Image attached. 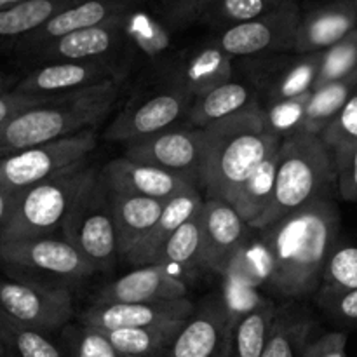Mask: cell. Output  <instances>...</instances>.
<instances>
[{
    "label": "cell",
    "mask_w": 357,
    "mask_h": 357,
    "mask_svg": "<svg viewBox=\"0 0 357 357\" xmlns=\"http://www.w3.org/2000/svg\"><path fill=\"white\" fill-rule=\"evenodd\" d=\"M17 77H10V75H2L0 73V94H6L9 91L14 89V86L17 84Z\"/></svg>",
    "instance_id": "obj_48"
},
{
    "label": "cell",
    "mask_w": 357,
    "mask_h": 357,
    "mask_svg": "<svg viewBox=\"0 0 357 357\" xmlns=\"http://www.w3.org/2000/svg\"><path fill=\"white\" fill-rule=\"evenodd\" d=\"M357 73V28L354 31L321 52V65L312 91L338 82Z\"/></svg>",
    "instance_id": "obj_37"
},
{
    "label": "cell",
    "mask_w": 357,
    "mask_h": 357,
    "mask_svg": "<svg viewBox=\"0 0 357 357\" xmlns=\"http://www.w3.org/2000/svg\"><path fill=\"white\" fill-rule=\"evenodd\" d=\"M204 204V195L201 190H194L190 194L180 195L166 202L162 209V215L157 220L149 234L122 258V264L129 265L131 268L149 267L153 265L159 258L160 251L164 250L167 241L171 239L174 232L187 222L190 216H194Z\"/></svg>",
    "instance_id": "obj_25"
},
{
    "label": "cell",
    "mask_w": 357,
    "mask_h": 357,
    "mask_svg": "<svg viewBox=\"0 0 357 357\" xmlns=\"http://www.w3.org/2000/svg\"><path fill=\"white\" fill-rule=\"evenodd\" d=\"M229 351H230V344H229V347H227V349H223V351L220 352V354L216 356V357H229Z\"/></svg>",
    "instance_id": "obj_50"
},
{
    "label": "cell",
    "mask_w": 357,
    "mask_h": 357,
    "mask_svg": "<svg viewBox=\"0 0 357 357\" xmlns=\"http://www.w3.org/2000/svg\"><path fill=\"white\" fill-rule=\"evenodd\" d=\"M314 321L307 314L282 307L275 314L271 337L261 357H302L312 340Z\"/></svg>",
    "instance_id": "obj_33"
},
{
    "label": "cell",
    "mask_w": 357,
    "mask_h": 357,
    "mask_svg": "<svg viewBox=\"0 0 357 357\" xmlns=\"http://www.w3.org/2000/svg\"><path fill=\"white\" fill-rule=\"evenodd\" d=\"M347 335L328 331L307 344L302 357H347Z\"/></svg>",
    "instance_id": "obj_45"
},
{
    "label": "cell",
    "mask_w": 357,
    "mask_h": 357,
    "mask_svg": "<svg viewBox=\"0 0 357 357\" xmlns=\"http://www.w3.org/2000/svg\"><path fill=\"white\" fill-rule=\"evenodd\" d=\"M201 267L225 275L234 260L250 244L251 227L232 204L222 199H204L201 213Z\"/></svg>",
    "instance_id": "obj_14"
},
{
    "label": "cell",
    "mask_w": 357,
    "mask_h": 357,
    "mask_svg": "<svg viewBox=\"0 0 357 357\" xmlns=\"http://www.w3.org/2000/svg\"><path fill=\"white\" fill-rule=\"evenodd\" d=\"M132 2H136V3H146V2H149V0H132Z\"/></svg>",
    "instance_id": "obj_51"
},
{
    "label": "cell",
    "mask_w": 357,
    "mask_h": 357,
    "mask_svg": "<svg viewBox=\"0 0 357 357\" xmlns=\"http://www.w3.org/2000/svg\"><path fill=\"white\" fill-rule=\"evenodd\" d=\"M82 0H21L0 10V54H13L17 42L47 23L63 9Z\"/></svg>",
    "instance_id": "obj_28"
},
{
    "label": "cell",
    "mask_w": 357,
    "mask_h": 357,
    "mask_svg": "<svg viewBox=\"0 0 357 357\" xmlns=\"http://www.w3.org/2000/svg\"><path fill=\"white\" fill-rule=\"evenodd\" d=\"M281 145L282 138L268 129L260 103L202 129L199 188L204 199L232 204L244 181Z\"/></svg>",
    "instance_id": "obj_2"
},
{
    "label": "cell",
    "mask_w": 357,
    "mask_h": 357,
    "mask_svg": "<svg viewBox=\"0 0 357 357\" xmlns=\"http://www.w3.org/2000/svg\"><path fill=\"white\" fill-rule=\"evenodd\" d=\"M216 0H159L157 13L173 31L201 23Z\"/></svg>",
    "instance_id": "obj_42"
},
{
    "label": "cell",
    "mask_w": 357,
    "mask_h": 357,
    "mask_svg": "<svg viewBox=\"0 0 357 357\" xmlns=\"http://www.w3.org/2000/svg\"><path fill=\"white\" fill-rule=\"evenodd\" d=\"M234 317L225 295H211L194 310L166 357H216L229 347Z\"/></svg>",
    "instance_id": "obj_19"
},
{
    "label": "cell",
    "mask_w": 357,
    "mask_h": 357,
    "mask_svg": "<svg viewBox=\"0 0 357 357\" xmlns=\"http://www.w3.org/2000/svg\"><path fill=\"white\" fill-rule=\"evenodd\" d=\"M128 65L121 61H56L31 66L13 91L28 96L59 98L103 82H122Z\"/></svg>",
    "instance_id": "obj_13"
},
{
    "label": "cell",
    "mask_w": 357,
    "mask_h": 357,
    "mask_svg": "<svg viewBox=\"0 0 357 357\" xmlns=\"http://www.w3.org/2000/svg\"><path fill=\"white\" fill-rule=\"evenodd\" d=\"M258 232L265 288L282 298L316 295L328 258L338 246L340 213L333 199H319Z\"/></svg>",
    "instance_id": "obj_1"
},
{
    "label": "cell",
    "mask_w": 357,
    "mask_h": 357,
    "mask_svg": "<svg viewBox=\"0 0 357 357\" xmlns=\"http://www.w3.org/2000/svg\"><path fill=\"white\" fill-rule=\"evenodd\" d=\"M124 37L129 68L138 65L162 77L178 56L173 49V30L157 10L143 9V3L135 6L124 16Z\"/></svg>",
    "instance_id": "obj_18"
},
{
    "label": "cell",
    "mask_w": 357,
    "mask_h": 357,
    "mask_svg": "<svg viewBox=\"0 0 357 357\" xmlns=\"http://www.w3.org/2000/svg\"><path fill=\"white\" fill-rule=\"evenodd\" d=\"M56 100V98H40V96H28V94L16 93V91H9L6 94H0V128L3 124L14 119L16 115L23 114V112L30 110V108L44 105L47 101Z\"/></svg>",
    "instance_id": "obj_46"
},
{
    "label": "cell",
    "mask_w": 357,
    "mask_h": 357,
    "mask_svg": "<svg viewBox=\"0 0 357 357\" xmlns=\"http://www.w3.org/2000/svg\"><path fill=\"white\" fill-rule=\"evenodd\" d=\"M194 101L173 79L159 77L152 86L136 93L126 103L110 122L105 138L129 145L176 128L181 119H187Z\"/></svg>",
    "instance_id": "obj_7"
},
{
    "label": "cell",
    "mask_w": 357,
    "mask_h": 357,
    "mask_svg": "<svg viewBox=\"0 0 357 357\" xmlns=\"http://www.w3.org/2000/svg\"><path fill=\"white\" fill-rule=\"evenodd\" d=\"M278 305L261 300L234 321L229 357H261L271 337Z\"/></svg>",
    "instance_id": "obj_30"
},
{
    "label": "cell",
    "mask_w": 357,
    "mask_h": 357,
    "mask_svg": "<svg viewBox=\"0 0 357 357\" xmlns=\"http://www.w3.org/2000/svg\"><path fill=\"white\" fill-rule=\"evenodd\" d=\"M300 16L298 2L288 0L265 16L216 31L211 40L234 59L293 52Z\"/></svg>",
    "instance_id": "obj_12"
},
{
    "label": "cell",
    "mask_w": 357,
    "mask_h": 357,
    "mask_svg": "<svg viewBox=\"0 0 357 357\" xmlns=\"http://www.w3.org/2000/svg\"><path fill=\"white\" fill-rule=\"evenodd\" d=\"M110 192V190H108ZM121 260L152 230L162 215L166 202L138 195L110 192Z\"/></svg>",
    "instance_id": "obj_26"
},
{
    "label": "cell",
    "mask_w": 357,
    "mask_h": 357,
    "mask_svg": "<svg viewBox=\"0 0 357 357\" xmlns=\"http://www.w3.org/2000/svg\"><path fill=\"white\" fill-rule=\"evenodd\" d=\"M61 236L91 261L98 274H108L121 261L110 192L100 173L73 204Z\"/></svg>",
    "instance_id": "obj_8"
},
{
    "label": "cell",
    "mask_w": 357,
    "mask_h": 357,
    "mask_svg": "<svg viewBox=\"0 0 357 357\" xmlns=\"http://www.w3.org/2000/svg\"><path fill=\"white\" fill-rule=\"evenodd\" d=\"M0 349H3V347H2V342H0Z\"/></svg>",
    "instance_id": "obj_53"
},
{
    "label": "cell",
    "mask_w": 357,
    "mask_h": 357,
    "mask_svg": "<svg viewBox=\"0 0 357 357\" xmlns=\"http://www.w3.org/2000/svg\"><path fill=\"white\" fill-rule=\"evenodd\" d=\"M199 209L171 236L153 265H166L178 274L201 267V223Z\"/></svg>",
    "instance_id": "obj_35"
},
{
    "label": "cell",
    "mask_w": 357,
    "mask_h": 357,
    "mask_svg": "<svg viewBox=\"0 0 357 357\" xmlns=\"http://www.w3.org/2000/svg\"><path fill=\"white\" fill-rule=\"evenodd\" d=\"M354 2H356V6H357V0H354Z\"/></svg>",
    "instance_id": "obj_54"
},
{
    "label": "cell",
    "mask_w": 357,
    "mask_h": 357,
    "mask_svg": "<svg viewBox=\"0 0 357 357\" xmlns=\"http://www.w3.org/2000/svg\"><path fill=\"white\" fill-rule=\"evenodd\" d=\"M98 173L87 160L21 192L0 230V243L61 236L73 204Z\"/></svg>",
    "instance_id": "obj_5"
},
{
    "label": "cell",
    "mask_w": 357,
    "mask_h": 357,
    "mask_svg": "<svg viewBox=\"0 0 357 357\" xmlns=\"http://www.w3.org/2000/svg\"><path fill=\"white\" fill-rule=\"evenodd\" d=\"M96 146V129H86L3 157L0 159V188L20 195L33 185L51 180L77 164L87 162Z\"/></svg>",
    "instance_id": "obj_9"
},
{
    "label": "cell",
    "mask_w": 357,
    "mask_h": 357,
    "mask_svg": "<svg viewBox=\"0 0 357 357\" xmlns=\"http://www.w3.org/2000/svg\"><path fill=\"white\" fill-rule=\"evenodd\" d=\"M333 187L337 166L321 136L298 132L284 138L279 149L274 197L253 230L267 229L319 199L331 197Z\"/></svg>",
    "instance_id": "obj_4"
},
{
    "label": "cell",
    "mask_w": 357,
    "mask_h": 357,
    "mask_svg": "<svg viewBox=\"0 0 357 357\" xmlns=\"http://www.w3.org/2000/svg\"><path fill=\"white\" fill-rule=\"evenodd\" d=\"M310 94L312 91L291 100H282L268 107H261L268 129L282 139L303 132V121H305Z\"/></svg>",
    "instance_id": "obj_39"
},
{
    "label": "cell",
    "mask_w": 357,
    "mask_h": 357,
    "mask_svg": "<svg viewBox=\"0 0 357 357\" xmlns=\"http://www.w3.org/2000/svg\"><path fill=\"white\" fill-rule=\"evenodd\" d=\"M126 14L98 26L65 35L28 56L23 63L37 66L56 61H121L129 68L124 37Z\"/></svg>",
    "instance_id": "obj_15"
},
{
    "label": "cell",
    "mask_w": 357,
    "mask_h": 357,
    "mask_svg": "<svg viewBox=\"0 0 357 357\" xmlns=\"http://www.w3.org/2000/svg\"><path fill=\"white\" fill-rule=\"evenodd\" d=\"M321 139L326 143L333 155L357 145V87L352 91L340 114L324 129Z\"/></svg>",
    "instance_id": "obj_40"
},
{
    "label": "cell",
    "mask_w": 357,
    "mask_h": 357,
    "mask_svg": "<svg viewBox=\"0 0 357 357\" xmlns=\"http://www.w3.org/2000/svg\"><path fill=\"white\" fill-rule=\"evenodd\" d=\"M121 84L117 80L103 82L16 115L0 128V159L86 129H96L117 103Z\"/></svg>",
    "instance_id": "obj_3"
},
{
    "label": "cell",
    "mask_w": 357,
    "mask_h": 357,
    "mask_svg": "<svg viewBox=\"0 0 357 357\" xmlns=\"http://www.w3.org/2000/svg\"><path fill=\"white\" fill-rule=\"evenodd\" d=\"M195 305L188 298L146 303H93L80 312L79 323L101 331L131 330L188 319Z\"/></svg>",
    "instance_id": "obj_21"
},
{
    "label": "cell",
    "mask_w": 357,
    "mask_h": 357,
    "mask_svg": "<svg viewBox=\"0 0 357 357\" xmlns=\"http://www.w3.org/2000/svg\"><path fill=\"white\" fill-rule=\"evenodd\" d=\"M321 288H357V246H337L331 251L323 272Z\"/></svg>",
    "instance_id": "obj_41"
},
{
    "label": "cell",
    "mask_w": 357,
    "mask_h": 357,
    "mask_svg": "<svg viewBox=\"0 0 357 357\" xmlns=\"http://www.w3.org/2000/svg\"><path fill=\"white\" fill-rule=\"evenodd\" d=\"M278 162L279 150H275L255 169V173L244 181L234 197L232 206L251 229L264 216L274 197Z\"/></svg>",
    "instance_id": "obj_31"
},
{
    "label": "cell",
    "mask_w": 357,
    "mask_h": 357,
    "mask_svg": "<svg viewBox=\"0 0 357 357\" xmlns=\"http://www.w3.org/2000/svg\"><path fill=\"white\" fill-rule=\"evenodd\" d=\"M16 197L17 195H13L7 190H3V188H0V230H2L3 223H6L14 202H16Z\"/></svg>",
    "instance_id": "obj_47"
},
{
    "label": "cell",
    "mask_w": 357,
    "mask_h": 357,
    "mask_svg": "<svg viewBox=\"0 0 357 357\" xmlns=\"http://www.w3.org/2000/svg\"><path fill=\"white\" fill-rule=\"evenodd\" d=\"M357 87V73L338 82L328 84L321 89L312 91L303 121V132L321 136L324 129L340 114L349 96Z\"/></svg>",
    "instance_id": "obj_34"
},
{
    "label": "cell",
    "mask_w": 357,
    "mask_h": 357,
    "mask_svg": "<svg viewBox=\"0 0 357 357\" xmlns=\"http://www.w3.org/2000/svg\"><path fill=\"white\" fill-rule=\"evenodd\" d=\"M0 274L73 293L98 272L65 237L49 236L0 243Z\"/></svg>",
    "instance_id": "obj_6"
},
{
    "label": "cell",
    "mask_w": 357,
    "mask_h": 357,
    "mask_svg": "<svg viewBox=\"0 0 357 357\" xmlns=\"http://www.w3.org/2000/svg\"><path fill=\"white\" fill-rule=\"evenodd\" d=\"M236 59L227 54L211 38L188 51L178 52L164 75L173 79L194 100L234 79ZM162 75V77H164Z\"/></svg>",
    "instance_id": "obj_23"
},
{
    "label": "cell",
    "mask_w": 357,
    "mask_h": 357,
    "mask_svg": "<svg viewBox=\"0 0 357 357\" xmlns=\"http://www.w3.org/2000/svg\"><path fill=\"white\" fill-rule=\"evenodd\" d=\"M124 157L188 178L199 185L202 157V129L171 128L150 138L126 145Z\"/></svg>",
    "instance_id": "obj_16"
},
{
    "label": "cell",
    "mask_w": 357,
    "mask_h": 357,
    "mask_svg": "<svg viewBox=\"0 0 357 357\" xmlns=\"http://www.w3.org/2000/svg\"><path fill=\"white\" fill-rule=\"evenodd\" d=\"M21 2V0H0V10L2 9H7V7L14 6V3Z\"/></svg>",
    "instance_id": "obj_49"
},
{
    "label": "cell",
    "mask_w": 357,
    "mask_h": 357,
    "mask_svg": "<svg viewBox=\"0 0 357 357\" xmlns=\"http://www.w3.org/2000/svg\"><path fill=\"white\" fill-rule=\"evenodd\" d=\"M356 28L357 6L354 0H326L307 13L302 10L293 52H323L347 37Z\"/></svg>",
    "instance_id": "obj_24"
},
{
    "label": "cell",
    "mask_w": 357,
    "mask_h": 357,
    "mask_svg": "<svg viewBox=\"0 0 357 357\" xmlns=\"http://www.w3.org/2000/svg\"><path fill=\"white\" fill-rule=\"evenodd\" d=\"M56 333L21 326L0 314V342L7 357H68Z\"/></svg>",
    "instance_id": "obj_32"
},
{
    "label": "cell",
    "mask_w": 357,
    "mask_h": 357,
    "mask_svg": "<svg viewBox=\"0 0 357 357\" xmlns=\"http://www.w3.org/2000/svg\"><path fill=\"white\" fill-rule=\"evenodd\" d=\"M258 103L257 93L246 80H230L204 96L197 98L187 115L190 128L204 129L216 122L227 121Z\"/></svg>",
    "instance_id": "obj_27"
},
{
    "label": "cell",
    "mask_w": 357,
    "mask_h": 357,
    "mask_svg": "<svg viewBox=\"0 0 357 357\" xmlns=\"http://www.w3.org/2000/svg\"><path fill=\"white\" fill-rule=\"evenodd\" d=\"M321 309L333 319L342 323H357V288L328 289L319 288L314 295Z\"/></svg>",
    "instance_id": "obj_43"
},
{
    "label": "cell",
    "mask_w": 357,
    "mask_h": 357,
    "mask_svg": "<svg viewBox=\"0 0 357 357\" xmlns=\"http://www.w3.org/2000/svg\"><path fill=\"white\" fill-rule=\"evenodd\" d=\"M244 80L255 89L260 107L310 93L321 65V52L251 56L236 59Z\"/></svg>",
    "instance_id": "obj_10"
},
{
    "label": "cell",
    "mask_w": 357,
    "mask_h": 357,
    "mask_svg": "<svg viewBox=\"0 0 357 357\" xmlns=\"http://www.w3.org/2000/svg\"><path fill=\"white\" fill-rule=\"evenodd\" d=\"M0 357H7L6 352H3V349H0Z\"/></svg>",
    "instance_id": "obj_52"
},
{
    "label": "cell",
    "mask_w": 357,
    "mask_h": 357,
    "mask_svg": "<svg viewBox=\"0 0 357 357\" xmlns=\"http://www.w3.org/2000/svg\"><path fill=\"white\" fill-rule=\"evenodd\" d=\"M100 180L110 192L138 195L167 202L180 195L201 190L195 181L155 166L135 162L128 157L110 160L100 169Z\"/></svg>",
    "instance_id": "obj_17"
},
{
    "label": "cell",
    "mask_w": 357,
    "mask_h": 357,
    "mask_svg": "<svg viewBox=\"0 0 357 357\" xmlns=\"http://www.w3.org/2000/svg\"><path fill=\"white\" fill-rule=\"evenodd\" d=\"M0 314L21 326L58 335L73 319V293L0 274Z\"/></svg>",
    "instance_id": "obj_11"
},
{
    "label": "cell",
    "mask_w": 357,
    "mask_h": 357,
    "mask_svg": "<svg viewBox=\"0 0 357 357\" xmlns=\"http://www.w3.org/2000/svg\"><path fill=\"white\" fill-rule=\"evenodd\" d=\"M187 321H169L152 326L103 331V333L128 357H166Z\"/></svg>",
    "instance_id": "obj_29"
},
{
    "label": "cell",
    "mask_w": 357,
    "mask_h": 357,
    "mask_svg": "<svg viewBox=\"0 0 357 357\" xmlns=\"http://www.w3.org/2000/svg\"><path fill=\"white\" fill-rule=\"evenodd\" d=\"M187 282L166 265L132 268L115 281L107 282L94 296V303H146L187 298Z\"/></svg>",
    "instance_id": "obj_22"
},
{
    "label": "cell",
    "mask_w": 357,
    "mask_h": 357,
    "mask_svg": "<svg viewBox=\"0 0 357 357\" xmlns=\"http://www.w3.org/2000/svg\"><path fill=\"white\" fill-rule=\"evenodd\" d=\"M286 2L288 0H216L201 23L215 31H222L265 16Z\"/></svg>",
    "instance_id": "obj_36"
},
{
    "label": "cell",
    "mask_w": 357,
    "mask_h": 357,
    "mask_svg": "<svg viewBox=\"0 0 357 357\" xmlns=\"http://www.w3.org/2000/svg\"><path fill=\"white\" fill-rule=\"evenodd\" d=\"M135 6H139V3L132 2V0H82L75 6L63 9L61 13L52 16L47 23L42 24L38 30L17 42L13 54L23 61L51 42L73 33V31L107 23V21L131 10Z\"/></svg>",
    "instance_id": "obj_20"
},
{
    "label": "cell",
    "mask_w": 357,
    "mask_h": 357,
    "mask_svg": "<svg viewBox=\"0 0 357 357\" xmlns=\"http://www.w3.org/2000/svg\"><path fill=\"white\" fill-rule=\"evenodd\" d=\"M68 357H128L110 342V338L96 328L82 323H70L59 331Z\"/></svg>",
    "instance_id": "obj_38"
},
{
    "label": "cell",
    "mask_w": 357,
    "mask_h": 357,
    "mask_svg": "<svg viewBox=\"0 0 357 357\" xmlns=\"http://www.w3.org/2000/svg\"><path fill=\"white\" fill-rule=\"evenodd\" d=\"M337 166V190L342 199L357 202V145L345 152L335 153Z\"/></svg>",
    "instance_id": "obj_44"
}]
</instances>
